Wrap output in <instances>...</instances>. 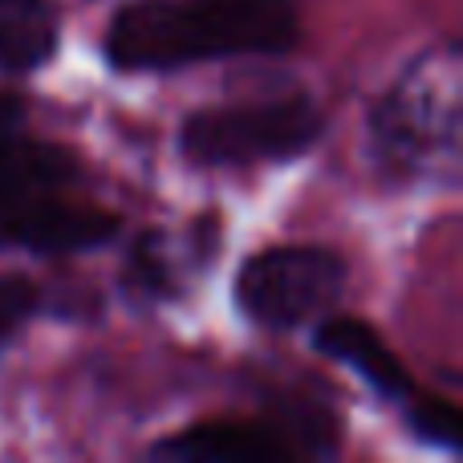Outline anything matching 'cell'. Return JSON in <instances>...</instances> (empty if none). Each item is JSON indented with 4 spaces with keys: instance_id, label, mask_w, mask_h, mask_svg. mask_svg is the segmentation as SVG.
Here are the masks:
<instances>
[{
    "instance_id": "cell-7",
    "label": "cell",
    "mask_w": 463,
    "mask_h": 463,
    "mask_svg": "<svg viewBox=\"0 0 463 463\" xmlns=\"http://www.w3.org/2000/svg\"><path fill=\"white\" fill-rule=\"evenodd\" d=\"M151 456L184 463H272L305 456V448L293 439V431L272 423H195L155 443Z\"/></svg>"
},
{
    "instance_id": "cell-2",
    "label": "cell",
    "mask_w": 463,
    "mask_h": 463,
    "mask_svg": "<svg viewBox=\"0 0 463 463\" xmlns=\"http://www.w3.org/2000/svg\"><path fill=\"white\" fill-rule=\"evenodd\" d=\"M463 135L459 41L423 49L370 114V155L391 179L456 175Z\"/></svg>"
},
{
    "instance_id": "cell-4",
    "label": "cell",
    "mask_w": 463,
    "mask_h": 463,
    "mask_svg": "<svg viewBox=\"0 0 463 463\" xmlns=\"http://www.w3.org/2000/svg\"><path fill=\"white\" fill-rule=\"evenodd\" d=\"M345 293V260L321 244H272L236 272V305L260 329H301L337 309Z\"/></svg>"
},
{
    "instance_id": "cell-3",
    "label": "cell",
    "mask_w": 463,
    "mask_h": 463,
    "mask_svg": "<svg viewBox=\"0 0 463 463\" xmlns=\"http://www.w3.org/2000/svg\"><path fill=\"white\" fill-rule=\"evenodd\" d=\"M326 135V114L313 98H264V102L208 106L179 127V151L208 171H240L285 163L313 151Z\"/></svg>"
},
{
    "instance_id": "cell-6",
    "label": "cell",
    "mask_w": 463,
    "mask_h": 463,
    "mask_svg": "<svg viewBox=\"0 0 463 463\" xmlns=\"http://www.w3.org/2000/svg\"><path fill=\"white\" fill-rule=\"evenodd\" d=\"M118 232H122V220L114 212L86 200H73L65 192L45 200L41 208H33L29 216H21L0 240L41 256H70V252H90V248L110 244Z\"/></svg>"
},
{
    "instance_id": "cell-13",
    "label": "cell",
    "mask_w": 463,
    "mask_h": 463,
    "mask_svg": "<svg viewBox=\"0 0 463 463\" xmlns=\"http://www.w3.org/2000/svg\"><path fill=\"white\" fill-rule=\"evenodd\" d=\"M24 127V102L13 94H0V135H13Z\"/></svg>"
},
{
    "instance_id": "cell-10",
    "label": "cell",
    "mask_w": 463,
    "mask_h": 463,
    "mask_svg": "<svg viewBox=\"0 0 463 463\" xmlns=\"http://www.w3.org/2000/svg\"><path fill=\"white\" fill-rule=\"evenodd\" d=\"M57 49V21L49 0H0V70L29 73Z\"/></svg>"
},
{
    "instance_id": "cell-8",
    "label": "cell",
    "mask_w": 463,
    "mask_h": 463,
    "mask_svg": "<svg viewBox=\"0 0 463 463\" xmlns=\"http://www.w3.org/2000/svg\"><path fill=\"white\" fill-rule=\"evenodd\" d=\"M203 220L192 232H167V228H151L135 240L127 260V293L135 301H171L179 297L192 277L208 264V252H203Z\"/></svg>"
},
{
    "instance_id": "cell-9",
    "label": "cell",
    "mask_w": 463,
    "mask_h": 463,
    "mask_svg": "<svg viewBox=\"0 0 463 463\" xmlns=\"http://www.w3.org/2000/svg\"><path fill=\"white\" fill-rule=\"evenodd\" d=\"M313 345H317V354H326V358L342 362L345 370H354V374L374 394H383V399L407 402L411 394H415V378L407 374L402 358L383 342V334H378L370 321L326 313V317L317 321Z\"/></svg>"
},
{
    "instance_id": "cell-11",
    "label": "cell",
    "mask_w": 463,
    "mask_h": 463,
    "mask_svg": "<svg viewBox=\"0 0 463 463\" xmlns=\"http://www.w3.org/2000/svg\"><path fill=\"white\" fill-rule=\"evenodd\" d=\"M402 407H407V427H411L415 439H423V443H431V448L451 451V456H456L459 439H463V419H459V411L451 407L448 399L415 391Z\"/></svg>"
},
{
    "instance_id": "cell-12",
    "label": "cell",
    "mask_w": 463,
    "mask_h": 463,
    "mask_svg": "<svg viewBox=\"0 0 463 463\" xmlns=\"http://www.w3.org/2000/svg\"><path fill=\"white\" fill-rule=\"evenodd\" d=\"M41 305H45V293L37 288V280L21 272H0V345L13 342L41 313Z\"/></svg>"
},
{
    "instance_id": "cell-1",
    "label": "cell",
    "mask_w": 463,
    "mask_h": 463,
    "mask_svg": "<svg viewBox=\"0 0 463 463\" xmlns=\"http://www.w3.org/2000/svg\"><path fill=\"white\" fill-rule=\"evenodd\" d=\"M301 37L293 0H135L106 29L122 73H175L200 61L288 53Z\"/></svg>"
},
{
    "instance_id": "cell-5",
    "label": "cell",
    "mask_w": 463,
    "mask_h": 463,
    "mask_svg": "<svg viewBox=\"0 0 463 463\" xmlns=\"http://www.w3.org/2000/svg\"><path fill=\"white\" fill-rule=\"evenodd\" d=\"M78 179L81 163L70 146L29 138L21 130L0 135V236L45 200L73 192Z\"/></svg>"
}]
</instances>
